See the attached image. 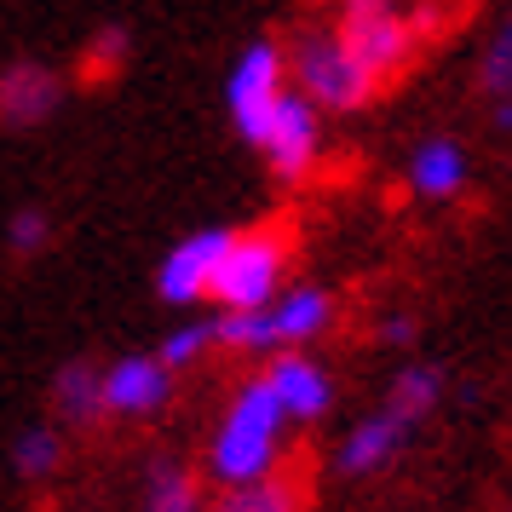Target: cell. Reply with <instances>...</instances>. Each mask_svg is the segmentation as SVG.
Returning a JSON list of instances; mask_svg holds the SVG:
<instances>
[{
    "instance_id": "obj_1",
    "label": "cell",
    "mask_w": 512,
    "mask_h": 512,
    "mask_svg": "<svg viewBox=\"0 0 512 512\" xmlns=\"http://www.w3.org/2000/svg\"><path fill=\"white\" fill-rule=\"evenodd\" d=\"M219 328V346L231 351H305L311 340H323L334 328V294L328 288H311V282H282L277 294L254 311H219L213 317Z\"/></svg>"
},
{
    "instance_id": "obj_2",
    "label": "cell",
    "mask_w": 512,
    "mask_h": 512,
    "mask_svg": "<svg viewBox=\"0 0 512 512\" xmlns=\"http://www.w3.org/2000/svg\"><path fill=\"white\" fill-rule=\"evenodd\" d=\"M282 426H288V415L277 409V397H271V386L259 374L248 386H236L231 409H225L219 432H213V449H208L213 478L225 489L271 478L277 472V455H282Z\"/></svg>"
},
{
    "instance_id": "obj_3",
    "label": "cell",
    "mask_w": 512,
    "mask_h": 512,
    "mask_svg": "<svg viewBox=\"0 0 512 512\" xmlns=\"http://www.w3.org/2000/svg\"><path fill=\"white\" fill-rule=\"evenodd\" d=\"M288 87L305 93L323 116H357L386 93L369 64L334 35V24H317L288 41Z\"/></svg>"
},
{
    "instance_id": "obj_4",
    "label": "cell",
    "mask_w": 512,
    "mask_h": 512,
    "mask_svg": "<svg viewBox=\"0 0 512 512\" xmlns=\"http://www.w3.org/2000/svg\"><path fill=\"white\" fill-rule=\"evenodd\" d=\"M294 265V236L288 225H254V231H231V248L213 271L208 300L219 311H254L288 282Z\"/></svg>"
},
{
    "instance_id": "obj_5",
    "label": "cell",
    "mask_w": 512,
    "mask_h": 512,
    "mask_svg": "<svg viewBox=\"0 0 512 512\" xmlns=\"http://www.w3.org/2000/svg\"><path fill=\"white\" fill-rule=\"evenodd\" d=\"M334 35L369 64L380 87H392L420 52V24L403 0H334Z\"/></svg>"
},
{
    "instance_id": "obj_6",
    "label": "cell",
    "mask_w": 512,
    "mask_h": 512,
    "mask_svg": "<svg viewBox=\"0 0 512 512\" xmlns=\"http://www.w3.org/2000/svg\"><path fill=\"white\" fill-rule=\"evenodd\" d=\"M282 93H288V47L259 35V41H248L236 52L231 70H225V116H231L236 139L254 144Z\"/></svg>"
},
{
    "instance_id": "obj_7",
    "label": "cell",
    "mask_w": 512,
    "mask_h": 512,
    "mask_svg": "<svg viewBox=\"0 0 512 512\" xmlns=\"http://www.w3.org/2000/svg\"><path fill=\"white\" fill-rule=\"evenodd\" d=\"M254 150L265 156L271 179H282V185H300V179H311V173H317V162H323V110H317L305 93H294V87H288V93L277 98L271 121L259 127Z\"/></svg>"
},
{
    "instance_id": "obj_8",
    "label": "cell",
    "mask_w": 512,
    "mask_h": 512,
    "mask_svg": "<svg viewBox=\"0 0 512 512\" xmlns=\"http://www.w3.org/2000/svg\"><path fill=\"white\" fill-rule=\"evenodd\" d=\"M225 248H231V225H202V231L179 236L162 254V265H156V294L167 305H202Z\"/></svg>"
},
{
    "instance_id": "obj_9",
    "label": "cell",
    "mask_w": 512,
    "mask_h": 512,
    "mask_svg": "<svg viewBox=\"0 0 512 512\" xmlns=\"http://www.w3.org/2000/svg\"><path fill=\"white\" fill-rule=\"evenodd\" d=\"M167 397H173V369L156 351H133V357H116L110 369H98V415L144 420Z\"/></svg>"
},
{
    "instance_id": "obj_10",
    "label": "cell",
    "mask_w": 512,
    "mask_h": 512,
    "mask_svg": "<svg viewBox=\"0 0 512 512\" xmlns=\"http://www.w3.org/2000/svg\"><path fill=\"white\" fill-rule=\"evenodd\" d=\"M259 380L271 386V397H277V409L288 420H317L334 403V380H328V369L311 351H271Z\"/></svg>"
},
{
    "instance_id": "obj_11",
    "label": "cell",
    "mask_w": 512,
    "mask_h": 512,
    "mask_svg": "<svg viewBox=\"0 0 512 512\" xmlns=\"http://www.w3.org/2000/svg\"><path fill=\"white\" fill-rule=\"evenodd\" d=\"M58 104H64V81L52 64L12 58L0 70V127H41V121H52Z\"/></svg>"
},
{
    "instance_id": "obj_12",
    "label": "cell",
    "mask_w": 512,
    "mask_h": 512,
    "mask_svg": "<svg viewBox=\"0 0 512 512\" xmlns=\"http://www.w3.org/2000/svg\"><path fill=\"white\" fill-rule=\"evenodd\" d=\"M466 179H472V156H466L461 139H443V133L420 139L403 162V185L415 190L420 202H455Z\"/></svg>"
},
{
    "instance_id": "obj_13",
    "label": "cell",
    "mask_w": 512,
    "mask_h": 512,
    "mask_svg": "<svg viewBox=\"0 0 512 512\" xmlns=\"http://www.w3.org/2000/svg\"><path fill=\"white\" fill-rule=\"evenodd\" d=\"M403 438H409V420L392 415V409L380 403L369 420H357L346 432V443H340V472H380L386 461H397Z\"/></svg>"
},
{
    "instance_id": "obj_14",
    "label": "cell",
    "mask_w": 512,
    "mask_h": 512,
    "mask_svg": "<svg viewBox=\"0 0 512 512\" xmlns=\"http://www.w3.org/2000/svg\"><path fill=\"white\" fill-rule=\"evenodd\" d=\"M478 93L489 104H512V12L489 29L484 52H478Z\"/></svg>"
},
{
    "instance_id": "obj_15",
    "label": "cell",
    "mask_w": 512,
    "mask_h": 512,
    "mask_svg": "<svg viewBox=\"0 0 512 512\" xmlns=\"http://www.w3.org/2000/svg\"><path fill=\"white\" fill-rule=\"evenodd\" d=\"M300 501H305L300 478L271 472V478H259V484L231 489V495H225V507H213V512H300Z\"/></svg>"
},
{
    "instance_id": "obj_16",
    "label": "cell",
    "mask_w": 512,
    "mask_h": 512,
    "mask_svg": "<svg viewBox=\"0 0 512 512\" xmlns=\"http://www.w3.org/2000/svg\"><path fill=\"white\" fill-rule=\"evenodd\" d=\"M438 397H443L438 369H426V363H409V369L392 380V392H386V409H392V415H403L409 426H415V420H426L432 409H438Z\"/></svg>"
},
{
    "instance_id": "obj_17",
    "label": "cell",
    "mask_w": 512,
    "mask_h": 512,
    "mask_svg": "<svg viewBox=\"0 0 512 512\" xmlns=\"http://www.w3.org/2000/svg\"><path fill=\"white\" fill-rule=\"evenodd\" d=\"M144 512H202V484L179 466H162L144 484Z\"/></svg>"
},
{
    "instance_id": "obj_18",
    "label": "cell",
    "mask_w": 512,
    "mask_h": 512,
    "mask_svg": "<svg viewBox=\"0 0 512 512\" xmlns=\"http://www.w3.org/2000/svg\"><path fill=\"white\" fill-rule=\"evenodd\" d=\"M52 403H58V415H64V420L98 415V369L70 363V369L58 374V386H52Z\"/></svg>"
},
{
    "instance_id": "obj_19",
    "label": "cell",
    "mask_w": 512,
    "mask_h": 512,
    "mask_svg": "<svg viewBox=\"0 0 512 512\" xmlns=\"http://www.w3.org/2000/svg\"><path fill=\"white\" fill-rule=\"evenodd\" d=\"M213 346H219V328H213V323H179L162 340V351H156V357H162L167 369H190V363H202Z\"/></svg>"
},
{
    "instance_id": "obj_20",
    "label": "cell",
    "mask_w": 512,
    "mask_h": 512,
    "mask_svg": "<svg viewBox=\"0 0 512 512\" xmlns=\"http://www.w3.org/2000/svg\"><path fill=\"white\" fill-rule=\"evenodd\" d=\"M12 466H18L24 478H47L52 466H58V432H52V426H29V432H18V443H12Z\"/></svg>"
},
{
    "instance_id": "obj_21",
    "label": "cell",
    "mask_w": 512,
    "mask_h": 512,
    "mask_svg": "<svg viewBox=\"0 0 512 512\" xmlns=\"http://www.w3.org/2000/svg\"><path fill=\"white\" fill-rule=\"evenodd\" d=\"M127 52H133L127 29L104 24L93 41H87V52H81V70H87V75H110V70H121V64H127Z\"/></svg>"
},
{
    "instance_id": "obj_22",
    "label": "cell",
    "mask_w": 512,
    "mask_h": 512,
    "mask_svg": "<svg viewBox=\"0 0 512 512\" xmlns=\"http://www.w3.org/2000/svg\"><path fill=\"white\" fill-rule=\"evenodd\" d=\"M47 236H52V225H47V213H41V208H18V213H12V225H6L12 254H41V248H47Z\"/></svg>"
},
{
    "instance_id": "obj_23",
    "label": "cell",
    "mask_w": 512,
    "mask_h": 512,
    "mask_svg": "<svg viewBox=\"0 0 512 512\" xmlns=\"http://www.w3.org/2000/svg\"><path fill=\"white\" fill-rule=\"evenodd\" d=\"M380 340H386V346H409V340H415V323H409V317H386Z\"/></svg>"
}]
</instances>
